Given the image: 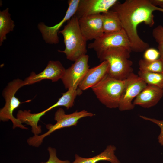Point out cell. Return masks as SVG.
I'll return each mask as SVG.
<instances>
[{
    "instance_id": "cell-9",
    "label": "cell",
    "mask_w": 163,
    "mask_h": 163,
    "mask_svg": "<svg viewBox=\"0 0 163 163\" xmlns=\"http://www.w3.org/2000/svg\"><path fill=\"white\" fill-rule=\"evenodd\" d=\"M89 56L86 54L77 59L71 66L66 69L61 79L66 89H76L89 69Z\"/></svg>"
},
{
    "instance_id": "cell-20",
    "label": "cell",
    "mask_w": 163,
    "mask_h": 163,
    "mask_svg": "<svg viewBox=\"0 0 163 163\" xmlns=\"http://www.w3.org/2000/svg\"><path fill=\"white\" fill-rule=\"evenodd\" d=\"M139 66V71L142 72L163 73V61L160 58L153 61L141 59Z\"/></svg>"
},
{
    "instance_id": "cell-25",
    "label": "cell",
    "mask_w": 163,
    "mask_h": 163,
    "mask_svg": "<svg viewBox=\"0 0 163 163\" xmlns=\"http://www.w3.org/2000/svg\"><path fill=\"white\" fill-rule=\"evenodd\" d=\"M158 43V48L160 53V59L163 61V42Z\"/></svg>"
},
{
    "instance_id": "cell-22",
    "label": "cell",
    "mask_w": 163,
    "mask_h": 163,
    "mask_svg": "<svg viewBox=\"0 0 163 163\" xmlns=\"http://www.w3.org/2000/svg\"><path fill=\"white\" fill-rule=\"evenodd\" d=\"M143 57L144 59L147 60L155 61L160 58V53L155 49L149 48L145 51Z\"/></svg>"
},
{
    "instance_id": "cell-16",
    "label": "cell",
    "mask_w": 163,
    "mask_h": 163,
    "mask_svg": "<svg viewBox=\"0 0 163 163\" xmlns=\"http://www.w3.org/2000/svg\"><path fill=\"white\" fill-rule=\"evenodd\" d=\"M116 150L115 146L110 145L103 152L91 158H83L76 154L75 160L71 163H96L100 161H106L111 163H121L115 154Z\"/></svg>"
},
{
    "instance_id": "cell-26",
    "label": "cell",
    "mask_w": 163,
    "mask_h": 163,
    "mask_svg": "<svg viewBox=\"0 0 163 163\" xmlns=\"http://www.w3.org/2000/svg\"><path fill=\"white\" fill-rule=\"evenodd\" d=\"M150 2L153 5L160 7L163 5V0H150Z\"/></svg>"
},
{
    "instance_id": "cell-27",
    "label": "cell",
    "mask_w": 163,
    "mask_h": 163,
    "mask_svg": "<svg viewBox=\"0 0 163 163\" xmlns=\"http://www.w3.org/2000/svg\"><path fill=\"white\" fill-rule=\"evenodd\" d=\"M161 8H163V6H161Z\"/></svg>"
},
{
    "instance_id": "cell-4",
    "label": "cell",
    "mask_w": 163,
    "mask_h": 163,
    "mask_svg": "<svg viewBox=\"0 0 163 163\" xmlns=\"http://www.w3.org/2000/svg\"><path fill=\"white\" fill-rule=\"evenodd\" d=\"M126 79L118 80L107 75L91 88L100 101L107 108H118Z\"/></svg>"
},
{
    "instance_id": "cell-15",
    "label": "cell",
    "mask_w": 163,
    "mask_h": 163,
    "mask_svg": "<svg viewBox=\"0 0 163 163\" xmlns=\"http://www.w3.org/2000/svg\"><path fill=\"white\" fill-rule=\"evenodd\" d=\"M163 96V89L155 86L147 85L135 98L134 105L149 108L156 105Z\"/></svg>"
},
{
    "instance_id": "cell-19",
    "label": "cell",
    "mask_w": 163,
    "mask_h": 163,
    "mask_svg": "<svg viewBox=\"0 0 163 163\" xmlns=\"http://www.w3.org/2000/svg\"><path fill=\"white\" fill-rule=\"evenodd\" d=\"M138 75L148 85L163 89V73L145 72L139 71Z\"/></svg>"
},
{
    "instance_id": "cell-11",
    "label": "cell",
    "mask_w": 163,
    "mask_h": 163,
    "mask_svg": "<svg viewBox=\"0 0 163 163\" xmlns=\"http://www.w3.org/2000/svg\"><path fill=\"white\" fill-rule=\"evenodd\" d=\"M66 69L59 61H50L45 68L41 72L36 74L32 72L24 80V86L38 82L43 79H49L56 82L62 79Z\"/></svg>"
},
{
    "instance_id": "cell-13",
    "label": "cell",
    "mask_w": 163,
    "mask_h": 163,
    "mask_svg": "<svg viewBox=\"0 0 163 163\" xmlns=\"http://www.w3.org/2000/svg\"><path fill=\"white\" fill-rule=\"evenodd\" d=\"M78 22L81 32L86 41L95 40L104 34L101 14L82 17L79 19Z\"/></svg>"
},
{
    "instance_id": "cell-21",
    "label": "cell",
    "mask_w": 163,
    "mask_h": 163,
    "mask_svg": "<svg viewBox=\"0 0 163 163\" xmlns=\"http://www.w3.org/2000/svg\"><path fill=\"white\" fill-rule=\"evenodd\" d=\"M49 153V158L46 162L40 163H71L69 160H62L59 159L57 156L56 150L54 148L49 147L48 149Z\"/></svg>"
},
{
    "instance_id": "cell-2",
    "label": "cell",
    "mask_w": 163,
    "mask_h": 163,
    "mask_svg": "<svg viewBox=\"0 0 163 163\" xmlns=\"http://www.w3.org/2000/svg\"><path fill=\"white\" fill-rule=\"evenodd\" d=\"M131 51L123 47L108 49L97 55L100 61L109 64L108 75L115 79L124 80L132 73V62L129 60Z\"/></svg>"
},
{
    "instance_id": "cell-6",
    "label": "cell",
    "mask_w": 163,
    "mask_h": 163,
    "mask_svg": "<svg viewBox=\"0 0 163 163\" xmlns=\"http://www.w3.org/2000/svg\"><path fill=\"white\" fill-rule=\"evenodd\" d=\"M24 86V80L19 78L14 79L8 84L2 93L5 104L0 110V120L3 122L10 120L12 123L14 129L19 128L22 129H28L13 115L14 110L21 103L15 97V94L20 88Z\"/></svg>"
},
{
    "instance_id": "cell-7",
    "label": "cell",
    "mask_w": 163,
    "mask_h": 163,
    "mask_svg": "<svg viewBox=\"0 0 163 163\" xmlns=\"http://www.w3.org/2000/svg\"><path fill=\"white\" fill-rule=\"evenodd\" d=\"M116 47H123L132 51L130 42L123 29L119 31L104 34L88 45V48L93 49L97 55L108 49Z\"/></svg>"
},
{
    "instance_id": "cell-3",
    "label": "cell",
    "mask_w": 163,
    "mask_h": 163,
    "mask_svg": "<svg viewBox=\"0 0 163 163\" xmlns=\"http://www.w3.org/2000/svg\"><path fill=\"white\" fill-rule=\"evenodd\" d=\"M78 20L74 15L67 21L63 29L59 32L63 36L65 48L64 50L58 51L64 53L68 59L73 61L87 52V41L81 31Z\"/></svg>"
},
{
    "instance_id": "cell-17",
    "label": "cell",
    "mask_w": 163,
    "mask_h": 163,
    "mask_svg": "<svg viewBox=\"0 0 163 163\" xmlns=\"http://www.w3.org/2000/svg\"><path fill=\"white\" fill-rule=\"evenodd\" d=\"M101 14L104 34L117 32L123 29L120 21L116 12L110 10Z\"/></svg>"
},
{
    "instance_id": "cell-10",
    "label": "cell",
    "mask_w": 163,
    "mask_h": 163,
    "mask_svg": "<svg viewBox=\"0 0 163 163\" xmlns=\"http://www.w3.org/2000/svg\"><path fill=\"white\" fill-rule=\"evenodd\" d=\"M80 0H69L68 1V7L64 17L56 25L50 27L46 25L43 22H40L38 24V28L46 43L56 44L59 42L58 33L59 31V29L65 23L75 15Z\"/></svg>"
},
{
    "instance_id": "cell-5",
    "label": "cell",
    "mask_w": 163,
    "mask_h": 163,
    "mask_svg": "<svg viewBox=\"0 0 163 163\" xmlns=\"http://www.w3.org/2000/svg\"><path fill=\"white\" fill-rule=\"evenodd\" d=\"M94 115L85 110L79 112L76 111L72 113L66 114L63 109L59 108L54 115V119L56 121V123L54 125H46V128L48 130L46 132L42 135H34L29 137L27 142L30 146L38 147L41 144L43 139L53 132L64 128L76 126L80 119L85 117H91Z\"/></svg>"
},
{
    "instance_id": "cell-24",
    "label": "cell",
    "mask_w": 163,
    "mask_h": 163,
    "mask_svg": "<svg viewBox=\"0 0 163 163\" xmlns=\"http://www.w3.org/2000/svg\"><path fill=\"white\" fill-rule=\"evenodd\" d=\"M152 35L156 42L158 43L163 42V26L158 25L154 29Z\"/></svg>"
},
{
    "instance_id": "cell-8",
    "label": "cell",
    "mask_w": 163,
    "mask_h": 163,
    "mask_svg": "<svg viewBox=\"0 0 163 163\" xmlns=\"http://www.w3.org/2000/svg\"><path fill=\"white\" fill-rule=\"evenodd\" d=\"M147 84L138 75L132 73L126 79L125 86L121 96L118 108L121 111L130 110L134 107L133 100Z\"/></svg>"
},
{
    "instance_id": "cell-18",
    "label": "cell",
    "mask_w": 163,
    "mask_h": 163,
    "mask_svg": "<svg viewBox=\"0 0 163 163\" xmlns=\"http://www.w3.org/2000/svg\"><path fill=\"white\" fill-rule=\"evenodd\" d=\"M14 21L11 17L9 8H7L0 11V45L6 39V35L14 30Z\"/></svg>"
},
{
    "instance_id": "cell-23",
    "label": "cell",
    "mask_w": 163,
    "mask_h": 163,
    "mask_svg": "<svg viewBox=\"0 0 163 163\" xmlns=\"http://www.w3.org/2000/svg\"><path fill=\"white\" fill-rule=\"evenodd\" d=\"M140 117L142 119L151 121L157 125L160 128L161 133L159 135L158 139V142L163 146V120H158L154 118H151L146 117L140 115Z\"/></svg>"
},
{
    "instance_id": "cell-12",
    "label": "cell",
    "mask_w": 163,
    "mask_h": 163,
    "mask_svg": "<svg viewBox=\"0 0 163 163\" xmlns=\"http://www.w3.org/2000/svg\"><path fill=\"white\" fill-rule=\"evenodd\" d=\"M119 1L117 0H80L75 14L78 19L107 12Z\"/></svg>"
},
{
    "instance_id": "cell-14",
    "label": "cell",
    "mask_w": 163,
    "mask_h": 163,
    "mask_svg": "<svg viewBox=\"0 0 163 163\" xmlns=\"http://www.w3.org/2000/svg\"><path fill=\"white\" fill-rule=\"evenodd\" d=\"M109 64L106 61L98 65L89 69L78 85V88L82 91L96 85L108 74Z\"/></svg>"
},
{
    "instance_id": "cell-1",
    "label": "cell",
    "mask_w": 163,
    "mask_h": 163,
    "mask_svg": "<svg viewBox=\"0 0 163 163\" xmlns=\"http://www.w3.org/2000/svg\"><path fill=\"white\" fill-rule=\"evenodd\" d=\"M111 9L117 14L130 42L132 51L141 52L149 48V45L139 36L137 27L142 22L153 26V12H163V8L153 5L150 0H126L122 3L118 2Z\"/></svg>"
}]
</instances>
